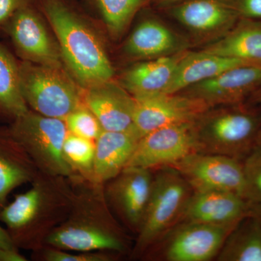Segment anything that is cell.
<instances>
[{
  "label": "cell",
  "instance_id": "obj_32",
  "mask_svg": "<svg viewBox=\"0 0 261 261\" xmlns=\"http://www.w3.org/2000/svg\"><path fill=\"white\" fill-rule=\"evenodd\" d=\"M242 18H261V0H240Z\"/></svg>",
  "mask_w": 261,
  "mask_h": 261
},
{
  "label": "cell",
  "instance_id": "obj_7",
  "mask_svg": "<svg viewBox=\"0 0 261 261\" xmlns=\"http://www.w3.org/2000/svg\"><path fill=\"white\" fill-rule=\"evenodd\" d=\"M10 132L39 171L51 176L75 178L63 154L68 133L64 120L29 111L17 117Z\"/></svg>",
  "mask_w": 261,
  "mask_h": 261
},
{
  "label": "cell",
  "instance_id": "obj_21",
  "mask_svg": "<svg viewBox=\"0 0 261 261\" xmlns=\"http://www.w3.org/2000/svg\"><path fill=\"white\" fill-rule=\"evenodd\" d=\"M255 64L250 62L209 54L205 51H187L178 63L172 81L165 94L181 92L192 84L214 78L237 67Z\"/></svg>",
  "mask_w": 261,
  "mask_h": 261
},
{
  "label": "cell",
  "instance_id": "obj_34",
  "mask_svg": "<svg viewBox=\"0 0 261 261\" xmlns=\"http://www.w3.org/2000/svg\"><path fill=\"white\" fill-rule=\"evenodd\" d=\"M249 214L255 217L261 225V202L250 205Z\"/></svg>",
  "mask_w": 261,
  "mask_h": 261
},
{
  "label": "cell",
  "instance_id": "obj_13",
  "mask_svg": "<svg viewBox=\"0 0 261 261\" xmlns=\"http://www.w3.org/2000/svg\"><path fill=\"white\" fill-rule=\"evenodd\" d=\"M134 97L135 124L141 137L163 127L195 122L211 108L200 99L181 93Z\"/></svg>",
  "mask_w": 261,
  "mask_h": 261
},
{
  "label": "cell",
  "instance_id": "obj_10",
  "mask_svg": "<svg viewBox=\"0 0 261 261\" xmlns=\"http://www.w3.org/2000/svg\"><path fill=\"white\" fill-rule=\"evenodd\" d=\"M168 167L176 170L193 192H228L243 197V161L194 152Z\"/></svg>",
  "mask_w": 261,
  "mask_h": 261
},
{
  "label": "cell",
  "instance_id": "obj_19",
  "mask_svg": "<svg viewBox=\"0 0 261 261\" xmlns=\"http://www.w3.org/2000/svg\"><path fill=\"white\" fill-rule=\"evenodd\" d=\"M187 50L173 56L141 62L128 68L121 85L133 97L165 94Z\"/></svg>",
  "mask_w": 261,
  "mask_h": 261
},
{
  "label": "cell",
  "instance_id": "obj_6",
  "mask_svg": "<svg viewBox=\"0 0 261 261\" xmlns=\"http://www.w3.org/2000/svg\"><path fill=\"white\" fill-rule=\"evenodd\" d=\"M19 71L22 94L34 112L64 120L84 104L78 84L62 68L28 61L19 66Z\"/></svg>",
  "mask_w": 261,
  "mask_h": 261
},
{
  "label": "cell",
  "instance_id": "obj_9",
  "mask_svg": "<svg viewBox=\"0 0 261 261\" xmlns=\"http://www.w3.org/2000/svg\"><path fill=\"white\" fill-rule=\"evenodd\" d=\"M153 170L128 166L104 185L108 205L120 224L132 232L140 231L148 204Z\"/></svg>",
  "mask_w": 261,
  "mask_h": 261
},
{
  "label": "cell",
  "instance_id": "obj_1",
  "mask_svg": "<svg viewBox=\"0 0 261 261\" xmlns=\"http://www.w3.org/2000/svg\"><path fill=\"white\" fill-rule=\"evenodd\" d=\"M70 181L74 187L71 208L48 235L44 246L67 251L127 252L129 240L108 205L104 185L78 178Z\"/></svg>",
  "mask_w": 261,
  "mask_h": 261
},
{
  "label": "cell",
  "instance_id": "obj_14",
  "mask_svg": "<svg viewBox=\"0 0 261 261\" xmlns=\"http://www.w3.org/2000/svg\"><path fill=\"white\" fill-rule=\"evenodd\" d=\"M260 88L261 65H247L192 84L178 93L200 99L211 108L242 104Z\"/></svg>",
  "mask_w": 261,
  "mask_h": 261
},
{
  "label": "cell",
  "instance_id": "obj_4",
  "mask_svg": "<svg viewBox=\"0 0 261 261\" xmlns=\"http://www.w3.org/2000/svg\"><path fill=\"white\" fill-rule=\"evenodd\" d=\"M260 137L261 113L244 103L211 108L195 122L197 152L243 161Z\"/></svg>",
  "mask_w": 261,
  "mask_h": 261
},
{
  "label": "cell",
  "instance_id": "obj_28",
  "mask_svg": "<svg viewBox=\"0 0 261 261\" xmlns=\"http://www.w3.org/2000/svg\"><path fill=\"white\" fill-rule=\"evenodd\" d=\"M243 197L250 205L261 202V143L243 161Z\"/></svg>",
  "mask_w": 261,
  "mask_h": 261
},
{
  "label": "cell",
  "instance_id": "obj_3",
  "mask_svg": "<svg viewBox=\"0 0 261 261\" xmlns=\"http://www.w3.org/2000/svg\"><path fill=\"white\" fill-rule=\"evenodd\" d=\"M44 8L58 38L63 64L79 86L87 89L112 80V65L92 29L58 0H49Z\"/></svg>",
  "mask_w": 261,
  "mask_h": 261
},
{
  "label": "cell",
  "instance_id": "obj_33",
  "mask_svg": "<svg viewBox=\"0 0 261 261\" xmlns=\"http://www.w3.org/2000/svg\"><path fill=\"white\" fill-rule=\"evenodd\" d=\"M0 247L8 250H18L9 232L0 226Z\"/></svg>",
  "mask_w": 261,
  "mask_h": 261
},
{
  "label": "cell",
  "instance_id": "obj_8",
  "mask_svg": "<svg viewBox=\"0 0 261 261\" xmlns=\"http://www.w3.org/2000/svg\"><path fill=\"white\" fill-rule=\"evenodd\" d=\"M236 226L179 223L152 245L142 258L166 261L213 260L216 258L228 235Z\"/></svg>",
  "mask_w": 261,
  "mask_h": 261
},
{
  "label": "cell",
  "instance_id": "obj_25",
  "mask_svg": "<svg viewBox=\"0 0 261 261\" xmlns=\"http://www.w3.org/2000/svg\"><path fill=\"white\" fill-rule=\"evenodd\" d=\"M0 105L15 118L29 111L22 94L20 71L13 57L0 45Z\"/></svg>",
  "mask_w": 261,
  "mask_h": 261
},
{
  "label": "cell",
  "instance_id": "obj_16",
  "mask_svg": "<svg viewBox=\"0 0 261 261\" xmlns=\"http://www.w3.org/2000/svg\"><path fill=\"white\" fill-rule=\"evenodd\" d=\"M10 34L15 47L27 61L36 64L63 68L59 46L49 36L39 16L22 7L12 17Z\"/></svg>",
  "mask_w": 261,
  "mask_h": 261
},
{
  "label": "cell",
  "instance_id": "obj_5",
  "mask_svg": "<svg viewBox=\"0 0 261 261\" xmlns=\"http://www.w3.org/2000/svg\"><path fill=\"white\" fill-rule=\"evenodd\" d=\"M193 190L176 170L159 168L147 209L135 243L132 258H142L152 245L178 224Z\"/></svg>",
  "mask_w": 261,
  "mask_h": 261
},
{
  "label": "cell",
  "instance_id": "obj_22",
  "mask_svg": "<svg viewBox=\"0 0 261 261\" xmlns=\"http://www.w3.org/2000/svg\"><path fill=\"white\" fill-rule=\"evenodd\" d=\"M201 51L261 65V21L241 18L229 32Z\"/></svg>",
  "mask_w": 261,
  "mask_h": 261
},
{
  "label": "cell",
  "instance_id": "obj_23",
  "mask_svg": "<svg viewBox=\"0 0 261 261\" xmlns=\"http://www.w3.org/2000/svg\"><path fill=\"white\" fill-rule=\"evenodd\" d=\"M39 171L11 132L0 135V210L10 192L24 184L32 183Z\"/></svg>",
  "mask_w": 261,
  "mask_h": 261
},
{
  "label": "cell",
  "instance_id": "obj_12",
  "mask_svg": "<svg viewBox=\"0 0 261 261\" xmlns=\"http://www.w3.org/2000/svg\"><path fill=\"white\" fill-rule=\"evenodd\" d=\"M171 15L201 41L214 42L242 18L240 0H183L172 5Z\"/></svg>",
  "mask_w": 261,
  "mask_h": 261
},
{
  "label": "cell",
  "instance_id": "obj_18",
  "mask_svg": "<svg viewBox=\"0 0 261 261\" xmlns=\"http://www.w3.org/2000/svg\"><path fill=\"white\" fill-rule=\"evenodd\" d=\"M187 43L171 29L155 19L141 22L130 34L125 44L128 56L152 60L173 56L186 50Z\"/></svg>",
  "mask_w": 261,
  "mask_h": 261
},
{
  "label": "cell",
  "instance_id": "obj_36",
  "mask_svg": "<svg viewBox=\"0 0 261 261\" xmlns=\"http://www.w3.org/2000/svg\"><path fill=\"white\" fill-rule=\"evenodd\" d=\"M255 94L256 96V102L261 103V88Z\"/></svg>",
  "mask_w": 261,
  "mask_h": 261
},
{
  "label": "cell",
  "instance_id": "obj_24",
  "mask_svg": "<svg viewBox=\"0 0 261 261\" xmlns=\"http://www.w3.org/2000/svg\"><path fill=\"white\" fill-rule=\"evenodd\" d=\"M219 261H261V225L248 214L228 235L216 258Z\"/></svg>",
  "mask_w": 261,
  "mask_h": 261
},
{
  "label": "cell",
  "instance_id": "obj_11",
  "mask_svg": "<svg viewBox=\"0 0 261 261\" xmlns=\"http://www.w3.org/2000/svg\"><path fill=\"white\" fill-rule=\"evenodd\" d=\"M195 122L163 127L142 136L126 167L159 169L195 152Z\"/></svg>",
  "mask_w": 261,
  "mask_h": 261
},
{
  "label": "cell",
  "instance_id": "obj_27",
  "mask_svg": "<svg viewBox=\"0 0 261 261\" xmlns=\"http://www.w3.org/2000/svg\"><path fill=\"white\" fill-rule=\"evenodd\" d=\"M145 0H97L103 20L110 32L121 34Z\"/></svg>",
  "mask_w": 261,
  "mask_h": 261
},
{
  "label": "cell",
  "instance_id": "obj_2",
  "mask_svg": "<svg viewBox=\"0 0 261 261\" xmlns=\"http://www.w3.org/2000/svg\"><path fill=\"white\" fill-rule=\"evenodd\" d=\"M28 191L0 210V220L17 247L35 252L63 222L71 208L74 187L70 178L39 171Z\"/></svg>",
  "mask_w": 261,
  "mask_h": 261
},
{
  "label": "cell",
  "instance_id": "obj_20",
  "mask_svg": "<svg viewBox=\"0 0 261 261\" xmlns=\"http://www.w3.org/2000/svg\"><path fill=\"white\" fill-rule=\"evenodd\" d=\"M141 137L137 132L103 130L95 140L94 182L105 185L126 167Z\"/></svg>",
  "mask_w": 261,
  "mask_h": 261
},
{
  "label": "cell",
  "instance_id": "obj_30",
  "mask_svg": "<svg viewBox=\"0 0 261 261\" xmlns=\"http://www.w3.org/2000/svg\"><path fill=\"white\" fill-rule=\"evenodd\" d=\"M39 260L44 261H112L119 254L108 251H67L56 247L44 246L35 251Z\"/></svg>",
  "mask_w": 261,
  "mask_h": 261
},
{
  "label": "cell",
  "instance_id": "obj_35",
  "mask_svg": "<svg viewBox=\"0 0 261 261\" xmlns=\"http://www.w3.org/2000/svg\"><path fill=\"white\" fill-rule=\"evenodd\" d=\"M156 3L162 6H169V5H172L177 4L180 2L183 1V0H154Z\"/></svg>",
  "mask_w": 261,
  "mask_h": 261
},
{
  "label": "cell",
  "instance_id": "obj_31",
  "mask_svg": "<svg viewBox=\"0 0 261 261\" xmlns=\"http://www.w3.org/2000/svg\"><path fill=\"white\" fill-rule=\"evenodd\" d=\"M25 4V0H0V23L11 18Z\"/></svg>",
  "mask_w": 261,
  "mask_h": 261
},
{
  "label": "cell",
  "instance_id": "obj_26",
  "mask_svg": "<svg viewBox=\"0 0 261 261\" xmlns=\"http://www.w3.org/2000/svg\"><path fill=\"white\" fill-rule=\"evenodd\" d=\"M95 149V141L68 132L63 145V154L75 178L94 182Z\"/></svg>",
  "mask_w": 261,
  "mask_h": 261
},
{
  "label": "cell",
  "instance_id": "obj_17",
  "mask_svg": "<svg viewBox=\"0 0 261 261\" xmlns=\"http://www.w3.org/2000/svg\"><path fill=\"white\" fill-rule=\"evenodd\" d=\"M249 211L250 204L243 197L232 192H193L178 224L193 222L236 226L249 214Z\"/></svg>",
  "mask_w": 261,
  "mask_h": 261
},
{
  "label": "cell",
  "instance_id": "obj_37",
  "mask_svg": "<svg viewBox=\"0 0 261 261\" xmlns=\"http://www.w3.org/2000/svg\"><path fill=\"white\" fill-rule=\"evenodd\" d=\"M260 143H261V137H260Z\"/></svg>",
  "mask_w": 261,
  "mask_h": 261
},
{
  "label": "cell",
  "instance_id": "obj_29",
  "mask_svg": "<svg viewBox=\"0 0 261 261\" xmlns=\"http://www.w3.org/2000/svg\"><path fill=\"white\" fill-rule=\"evenodd\" d=\"M64 121L69 133L95 141L103 128L97 117L85 104L70 113Z\"/></svg>",
  "mask_w": 261,
  "mask_h": 261
},
{
  "label": "cell",
  "instance_id": "obj_15",
  "mask_svg": "<svg viewBox=\"0 0 261 261\" xmlns=\"http://www.w3.org/2000/svg\"><path fill=\"white\" fill-rule=\"evenodd\" d=\"M84 102L103 130L139 134L135 124V97L121 84L110 80L92 86L85 89Z\"/></svg>",
  "mask_w": 261,
  "mask_h": 261
}]
</instances>
